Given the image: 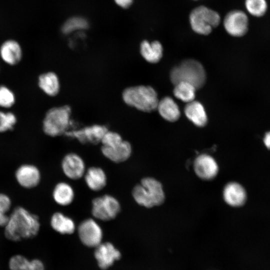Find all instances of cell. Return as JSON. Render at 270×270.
<instances>
[{
	"label": "cell",
	"instance_id": "6da1fadb",
	"mask_svg": "<svg viewBox=\"0 0 270 270\" xmlns=\"http://www.w3.org/2000/svg\"><path fill=\"white\" fill-rule=\"evenodd\" d=\"M38 216L21 206L16 207L9 215L4 227L6 238L12 242L32 238L38 234L40 229Z\"/></svg>",
	"mask_w": 270,
	"mask_h": 270
},
{
	"label": "cell",
	"instance_id": "7a4b0ae2",
	"mask_svg": "<svg viewBox=\"0 0 270 270\" xmlns=\"http://www.w3.org/2000/svg\"><path fill=\"white\" fill-rule=\"evenodd\" d=\"M122 97L128 106L146 112L156 110L159 101L156 91L149 86L128 87L123 90Z\"/></svg>",
	"mask_w": 270,
	"mask_h": 270
},
{
	"label": "cell",
	"instance_id": "3957f363",
	"mask_svg": "<svg viewBox=\"0 0 270 270\" xmlns=\"http://www.w3.org/2000/svg\"><path fill=\"white\" fill-rule=\"evenodd\" d=\"M132 196L138 204L146 208L160 206L165 200L162 184L151 177L142 179L132 188Z\"/></svg>",
	"mask_w": 270,
	"mask_h": 270
},
{
	"label": "cell",
	"instance_id": "277c9868",
	"mask_svg": "<svg viewBox=\"0 0 270 270\" xmlns=\"http://www.w3.org/2000/svg\"><path fill=\"white\" fill-rule=\"evenodd\" d=\"M206 76L202 65L198 60L193 59L183 60L174 66L170 74V81L174 85L184 82L192 84L196 90L204 86Z\"/></svg>",
	"mask_w": 270,
	"mask_h": 270
},
{
	"label": "cell",
	"instance_id": "5b68a950",
	"mask_svg": "<svg viewBox=\"0 0 270 270\" xmlns=\"http://www.w3.org/2000/svg\"><path fill=\"white\" fill-rule=\"evenodd\" d=\"M71 115L72 109L68 105L50 108L43 120L44 132L52 137L64 134L70 126Z\"/></svg>",
	"mask_w": 270,
	"mask_h": 270
},
{
	"label": "cell",
	"instance_id": "8992f818",
	"mask_svg": "<svg viewBox=\"0 0 270 270\" xmlns=\"http://www.w3.org/2000/svg\"><path fill=\"white\" fill-rule=\"evenodd\" d=\"M189 20L191 28L195 32L208 35L218 26L220 17L216 11L201 6L191 12Z\"/></svg>",
	"mask_w": 270,
	"mask_h": 270
},
{
	"label": "cell",
	"instance_id": "52a82bcc",
	"mask_svg": "<svg viewBox=\"0 0 270 270\" xmlns=\"http://www.w3.org/2000/svg\"><path fill=\"white\" fill-rule=\"evenodd\" d=\"M120 211V204L114 196L104 194L92 200V214L94 217L102 221L115 218Z\"/></svg>",
	"mask_w": 270,
	"mask_h": 270
},
{
	"label": "cell",
	"instance_id": "ba28073f",
	"mask_svg": "<svg viewBox=\"0 0 270 270\" xmlns=\"http://www.w3.org/2000/svg\"><path fill=\"white\" fill-rule=\"evenodd\" d=\"M108 130L104 125L94 124L78 130H68L64 135L76 138L83 144H96L100 143L104 136Z\"/></svg>",
	"mask_w": 270,
	"mask_h": 270
},
{
	"label": "cell",
	"instance_id": "9c48e42d",
	"mask_svg": "<svg viewBox=\"0 0 270 270\" xmlns=\"http://www.w3.org/2000/svg\"><path fill=\"white\" fill-rule=\"evenodd\" d=\"M78 236L85 246L96 248L102 242V230L98 224L92 218L82 222L78 228Z\"/></svg>",
	"mask_w": 270,
	"mask_h": 270
},
{
	"label": "cell",
	"instance_id": "30bf717a",
	"mask_svg": "<svg viewBox=\"0 0 270 270\" xmlns=\"http://www.w3.org/2000/svg\"><path fill=\"white\" fill-rule=\"evenodd\" d=\"M224 26L230 36L240 37L244 36L248 28V18L246 14L240 10L228 12L224 19Z\"/></svg>",
	"mask_w": 270,
	"mask_h": 270
},
{
	"label": "cell",
	"instance_id": "8fae6325",
	"mask_svg": "<svg viewBox=\"0 0 270 270\" xmlns=\"http://www.w3.org/2000/svg\"><path fill=\"white\" fill-rule=\"evenodd\" d=\"M194 168L198 176L206 180L214 178L218 172V166L215 159L206 154H200L195 159Z\"/></svg>",
	"mask_w": 270,
	"mask_h": 270
},
{
	"label": "cell",
	"instance_id": "7c38bea8",
	"mask_svg": "<svg viewBox=\"0 0 270 270\" xmlns=\"http://www.w3.org/2000/svg\"><path fill=\"white\" fill-rule=\"evenodd\" d=\"M101 152L109 160L115 163H120L130 158L132 146L130 142L122 140L109 146H102Z\"/></svg>",
	"mask_w": 270,
	"mask_h": 270
},
{
	"label": "cell",
	"instance_id": "4fadbf2b",
	"mask_svg": "<svg viewBox=\"0 0 270 270\" xmlns=\"http://www.w3.org/2000/svg\"><path fill=\"white\" fill-rule=\"evenodd\" d=\"M62 168L69 178L76 180L82 178L86 172V166L80 156L74 152L66 154L62 160Z\"/></svg>",
	"mask_w": 270,
	"mask_h": 270
},
{
	"label": "cell",
	"instance_id": "5bb4252c",
	"mask_svg": "<svg viewBox=\"0 0 270 270\" xmlns=\"http://www.w3.org/2000/svg\"><path fill=\"white\" fill-rule=\"evenodd\" d=\"M15 176L18 184L26 188L36 186L41 179L39 169L31 164H24L19 166L16 172Z\"/></svg>",
	"mask_w": 270,
	"mask_h": 270
},
{
	"label": "cell",
	"instance_id": "9a60e30c",
	"mask_svg": "<svg viewBox=\"0 0 270 270\" xmlns=\"http://www.w3.org/2000/svg\"><path fill=\"white\" fill-rule=\"evenodd\" d=\"M120 252L110 242H101L96 247L94 256L99 267L106 269L120 258Z\"/></svg>",
	"mask_w": 270,
	"mask_h": 270
},
{
	"label": "cell",
	"instance_id": "2e32d148",
	"mask_svg": "<svg viewBox=\"0 0 270 270\" xmlns=\"http://www.w3.org/2000/svg\"><path fill=\"white\" fill-rule=\"evenodd\" d=\"M223 198L225 202L233 207L240 206L246 200V194L244 188L236 182H230L224 187Z\"/></svg>",
	"mask_w": 270,
	"mask_h": 270
},
{
	"label": "cell",
	"instance_id": "e0dca14e",
	"mask_svg": "<svg viewBox=\"0 0 270 270\" xmlns=\"http://www.w3.org/2000/svg\"><path fill=\"white\" fill-rule=\"evenodd\" d=\"M0 55L2 60L6 64L14 65L17 64L22 58V48L16 40H8L1 45Z\"/></svg>",
	"mask_w": 270,
	"mask_h": 270
},
{
	"label": "cell",
	"instance_id": "ac0fdd59",
	"mask_svg": "<svg viewBox=\"0 0 270 270\" xmlns=\"http://www.w3.org/2000/svg\"><path fill=\"white\" fill-rule=\"evenodd\" d=\"M187 118L198 127H204L208 122V116L203 105L193 100L187 103L184 109Z\"/></svg>",
	"mask_w": 270,
	"mask_h": 270
},
{
	"label": "cell",
	"instance_id": "d6986e66",
	"mask_svg": "<svg viewBox=\"0 0 270 270\" xmlns=\"http://www.w3.org/2000/svg\"><path fill=\"white\" fill-rule=\"evenodd\" d=\"M85 182L89 188L93 191H99L106 184L107 178L104 171L100 168H90L84 176Z\"/></svg>",
	"mask_w": 270,
	"mask_h": 270
},
{
	"label": "cell",
	"instance_id": "ffe728a7",
	"mask_svg": "<svg viewBox=\"0 0 270 270\" xmlns=\"http://www.w3.org/2000/svg\"><path fill=\"white\" fill-rule=\"evenodd\" d=\"M140 53L142 57L148 62H158L162 56L163 48L158 40L150 42L144 40L140 44Z\"/></svg>",
	"mask_w": 270,
	"mask_h": 270
},
{
	"label": "cell",
	"instance_id": "44dd1931",
	"mask_svg": "<svg viewBox=\"0 0 270 270\" xmlns=\"http://www.w3.org/2000/svg\"><path fill=\"white\" fill-rule=\"evenodd\" d=\"M156 110L163 118L170 122L178 120L180 116L178 106L170 96H166L159 100Z\"/></svg>",
	"mask_w": 270,
	"mask_h": 270
},
{
	"label": "cell",
	"instance_id": "7402d4cb",
	"mask_svg": "<svg viewBox=\"0 0 270 270\" xmlns=\"http://www.w3.org/2000/svg\"><path fill=\"white\" fill-rule=\"evenodd\" d=\"M38 86L47 95L56 96L60 90V84L57 74L52 72L44 73L38 78Z\"/></svg>",
	"mask_w": 270,
	"mask_h": 270
},
{
	"label": "cell",
	"instance_id": "603a6c76",
	"mask_svg": "<svg viewBox=\"0 0 270 270\" xmlns=\"http://www.w3.org/2000/svg\"><path fill=\"white\" fill-rule=\"evenodd\" d=\"M50 224L55 231L63 234H72L76 229L73 220L60 212H56L52 215Z\"/></svg>",
	"mask_w": 270,
	"mask_h": 270
},
{
	"label": "cell",
	"instance_id": "cb8c5ba5",
	"mask_svg": "<svg viewBox=\"0 0 270 270\" xmlns=\"http://www.w3.org/2000/svg\"><path fill=\"white\" fill-rule=\"evenodd\" d=\"M52 197L59 205L66 206L70 204L74 197V190L70 185L65 182H60L54 186Z\"/></svg>",
	"mask_w": 270,
	"mask_h": 270
},
{
	"label": "cell",
	"instance_id": "d4e9b609",
	"mask_svg": "<svg viewBox=\"0 0 270 270\" xmlns=\"http://www.w3.org/2000/svg\"><path fill=\"white\" fill-rule=\"evenodd\" d=\"M196 90L192 84L181 82L174 85L173 93L176 98L188 103L194 100Z\"/></svg>",
	"mask_w": 270,
	"mask_h": 270
},
{
	"label": "cell",
	"instance_id": "484cf974",
	"mask_svg": "<svg viewBox=\"0 0 270 270\" xmlns=\"http://www.w3.org/2000/svg\"><path fill=\"white\" fill-rule=\"evenodd\" d=\"M88 20L85 18L76 16L67 20L62 27V31L64 34H68L75 31L82 30L88 28Z\"/></svg>",
	"mask_w": 270,
	"mask_h": 270
},
{
	"label": "cell",
	"instance_id": "4316f807",
	"mask_svg": "<svg viewBox=\"0 0 270 270\" xmlns=\"http://www.w3.org/2000/svg\"><path fill=\"white\" fill-rule=\"evenodd\" d=\"M244 4L248 12L256 17L264 16L268 9L266 0H245Z\"/></svg>",
	"mask_w": 270,
	"mask_h": 270
},
{
	"label": "cell",
	"instance_id": "83f0119b",
	"mask_svg": "<svg viewBox=\"0 0 270 270\" xmlns=\"http://www.w3.org/2000/svg\"><path fill=\"white\" fill-rule=\"evenodd\" d=\"M12 202L6 194L0 193V226H4L9 218L8 212L11 207Z\"/></svg>",
	"mask_w": 270,
	"mask_h": 270
},
{
	"label": "cell",
	"instance_id": "f1b7e54d",
	"mask_svg": "<svg viewBox=\"0 0 270 270\" xmlns=\"http://www.w3.org/2000/svg\"><path fill=\"white\" fill-rule=\"evenodd\" d=\"M16 122V118L13 113L0 111V132L12 130Z\"/></svg>",
	"mask_w": 270,
	"mask_h": 270
},
{
	"label": "cell",
	"instance_id": "f546056e",
	"mask_svg": "<svg viewBox=\"0 0 270 270\" xmlns=\"http://www.w3.org/2000/svg\"><path fill=\"white\" fill-rule=\"evenodd\" d=\"M30 260L24 256L16 254L12 256L8 262V266L10 270H26Z\"/></svg>",
	"mask_w": 270,
	"mask_h": 270
},
{
	"label": "cell",
	"instance_id": "4dcf8cb0",
	"mask_svg": "<svg viewBox=\"0 0 270 270\" xmlns=\"http://www.w3.org/2000/svg\"><path fill=\"white\" fill-rule=\"evenodd\" d=\"M15 97L14 93L7 87L0 86V106L8 108L14 103Z\"/></svg>",
	"mask_w": 270,
	"mask_h": 270
},
{
	"label": "cell",
	"instance_id": "1f68e13d",
	"mask_svg": "<svg viewBox=\"0 0 270 270\" xmlns=\"http://www.w3.org/2000/svg\"><path fill=\"white\" fill-rule=\"evenodd\" d=\"M26 270H44V267L41 260L34 259L30 260L29 266Z\"/></svg>",
	"mask_w": 270,
	"mask_h": 270
},
{
	"label": "cell",
	"instance_id": "d6a6232c",
	"mask_svg": "<svg viewBox=\"0 0 270 270\" xmlns=\"http://www.w3.org/2000/svg\"><path fill=\"white\" fill-rule=\"evenodd\" d=\"M114 2L119 7L127 9L131 6L134 0H114Z\"/></svg>",
	"mask_w": 270,
	"mask_h": 270
},
{
	"label": "cell",
	"instance_id": "836d02e7",
	"mask_svg": "<svg viewBox=\"0 0 270 270\" xmlns=\"http://www.w3.org/2000/svg\"><path fill=\"white\" fill-rule=\"evenodd\" d=\"M264 142L266 146L270 150V131L266 133L264 138Z\"/></svg>",
	"mask_w": 270,
	"mask_h": 270
},
{
	"label": "cell",
	"instance_id": "e575fe53",
	"mask_svg": "<svg viewBox=\"0 0 270 270\" xmlns=\"http://www.w3.org/2000/svg\"></svg>",
	"mask_w": 270,
	"mask_h": 270
}]
</instances>
